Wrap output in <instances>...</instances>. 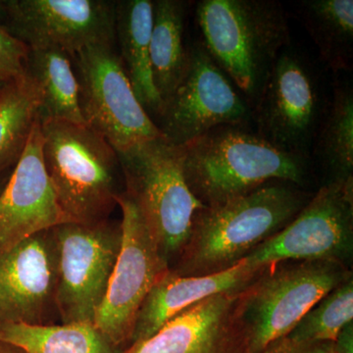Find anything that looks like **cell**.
Segmentation results:
<instances>
[{
  "label": "cell",
  "mask_w": 353,
  "mask_h": 353,
  "mask_svg": "<svg viewBox=\"0 0 353 353\" xmlns=\"http://www.w3.org/2000/svg\"><path fill=\"white\" fill-rule=\"evenodd\" d=\"M196 14L204 48L252 110L292 43L284 7L277 0H201Z\"/></svg>",
  "instance_id": "3"
},
{
  "label": "cell",
  "mask_w": 353,
  "mask_h": 353,
  "mask_svg": "<svg viewBox=\"0 0 353 353\" xmlns=\"http://www.w3.org/2000/svg\"><path fill=\"white\" fill-rule=\"evenodd\" d=\"M312 165L324 173L326 183L353 179V88L336 80L311 152Z\"/></svg>",
  "instance_id": "22"
},
{
  "label": "cell",
  "mask_w": 353,
  "mask_h": 353,
  "mask_svg": "<svg viewBox=\"0 0 353 353\" xmlns=\"http://www.w3.org/2000/svg\"><path fill=\"white\" fill-rule=\"evenodd\" d=\"M116 1L0 0V26L30 48L73 57L90 46L115 44Z\"/></svg>",
  "instance_id": "13"
},
{
  "label": "cell",
  "mask_w": 353,
  "mask_h": 353,
  "mask_svg": "<svg viewBox=\"0 0 353 353\" xmlns=\"http://www.w3.org/2000/svg\"><path fill=\"white\" fill-rule=\"evenodd\" d=\"M10 174L11 172L9 174L6 172V173L2 174V175L0 176V192H1L2 190H3V188L6 187L7 181H8Z\"/></svg>",
  "instance_id": "30"
},
{
  "label": "cell",
  "mask_w": 353,
  "mask_h": 353,
  "mask_svg": "<svg viewBox=\"0 0 353 353\" xmlns=\"http://www.w3.org/2000/svg\"><path fill=\"white\" fill-rule=\"evenodd\" d=\"M313 196L296 183L275 180L221 205L204 206L170 270L201 277L232 268L287 227Z\"/></svg>",
  "instance_id": "1"
},
{
  "label": "cell",
  "mask_w": 353,
  "mask_h": 353,
  "mask_svg": "<svg viewBox=\"0 0 353 353\" xmlns=\"http://www.w3.org/2000/svg\"><path fill=\"white\" fill-rule=\"evenodd\" d=\"M115 44L90 46L72 57L83 121L116 152L163 138L137 99Z\"/></svg>",
  "instance_id": "8"
},
{
  "label": "cell",
  "mask_w": 353,
  "mask_h": 353,
  "mask_svg": "<svg viewBox=\"0 0 353 353\" xmlns=\"http://www.w3.org/2000/svg\"><path fill=\"white\" fill-rule=\"evenodd\" d=\"M117 205L122 210V241L94 325L114 345L125 350L145 297L170 268L138 204L126 190L117 197Z\"/></svg>",
  "instance_id": "9"
},
{
  "label": "cell",
  "mask_w": 353,
  "mask_h": 353,
  "mask_svg": "<svg viewBox=\"0 0 353 353\" xmlns=\"http://www.w3.org/2000/svg\"><path fill=\"white\" fill-rule=\"evenodd\" d=\"M54 232L59 250L58 317L61 324H94L119 254L121 224L68 222Z\"/></svg>",
  "instance_id": "10"
},
{
  "label": "cell",
  "mask_w": 353,
  "mask_h": 353,
  "mask_svg": "<svg viewBox=\"0 0 353 353\" xmlns=\"http://www.w3.org/2000/svg\"><path fill=\"white\" fill-rule=\"evenodd\" d=\"M353 320V278L320 299L288 338L296 341H334L339 332Z\"/></svg>",
  "instance_id": "25"
},
{
  "label": "cell",
  "mask_w": 353,
  "mask_h": 353,
  "mask_svg": "<svg viewBox=\"0 0 353 353\" xmlns=\"http://www.w3.org/2000/svg\"><path fill=\"white\" fill-rule=\"evenodd\" d=\"M334 347V353H353V320L339 332Z\"/></svg>",
  "instance_id": "28"
},
{
  "label": "cell",
  "mask_w": 353,
  "mask_h": 353,
  "mask_svg": "<svg viewBox=\"0 0 353 353\" xmlns=\"http://www.w3.org/2000/svg\"><path fill=\"white\" fill-rule=\"evenodd\" d=\"M350 278L352 269L336 262L284 260L268 265L239 294L236 316L248 353H260L287 336L320 299Z\"/></svg>",
  "instance_id": "5"
},
{
  "label": "cell",
  "mask_w": 353,
  "mask_h": 353,
  "mask_svg": "<svg viewBox=\"0 0 353 353\" xmlns=\"http://www.w3.org/2000/svg\"><path fill=\"white\" fill-rule=\"evenodd\" d=\"M0 341L13 343L29 353H122L94 324L0 325Z\"/></svg>",
  "instance_id": "23"
},
{
  "label": "cell",
  "mask_w": 353,
  "mask_h": 353,
  "mask_svg": "<svg viewBox=\"0 0 353 353\" xmlns=\"http://www.w3.org/2000/svg\"><path fill=\"white\" fill-rule=\"evenodd\" d=\"M10 82L11 81L4 80L3 78H1V77H0V92H1L2 90H3V88H6L7 85H8V83Z\"/></svg>",
  "instance_id": "31"
},
{
  "label": "cell",
  "mask_w": 353,
  "mask_h": 353,
  "mask_svg": "<svg viewBox=\"0 0 353 353\" xmlns=\"http://www.w3.org/2000/svg\"><path fill=\"white\" fill-rule=\"evenodd\" d=\"M252 108L208 54L201 41L190 46V62L178 87L162 106L158 129L183 146L223 125H248Z\"/></svg>",
  "instance_id": "12"
},
{
  "label": "cell",
  "mask_w": 353,
  "mask_h": 353,
  "mask_svg": "<svg viewBox=\"0 0 353 353\" xmlns=\"http://www.w3.org/2000/svg\"><path fill=\"white\" fill-rule=\"evenodd\" d=\"M329 101L319 69L290 43L279 55L252 108L255 132L277 150L311 159Z\"/></svg>",
  "instance_id": "7"
},
{
  "label": "cell",
  "mask_w": 353,
  "mask_h": 353,
  "mask_svg": "<svg viewBox=\"0 0 353 353\" xmlns=\"http://www.w3.org/2000/svg\"><path fill=\"white\" fill-rule=\"evenodd\" d=\"M190 3L183 0L153 1L150 68L162 106L178 87L189 66L190 46L185 44V32Z\"/></svg>",
  "instance_id": "19"
},
{
  "label": "cell",
  "mask_w": 353,
  "mask_h": 353,
  "mask_svg": "<svg viewBox=\"0 0 353 353\" xmlns=\"http://www.w3.org/2000/svg\"><path fill=\"white\" fill-rule=\"evenodd\" d=\"M267 266L245 259L226 271L201 277H185L169 269L153 285L139 309L129 345L150 338L174 316L208 297L243 292Z\"/></svg>",
  "instance_id": "17"
},
{
  "label": "cell",
  "mask_w": 353,
  "mask_h": 353,
  "mask_svg": "<svg viewBox=\"0 0 353 353\" xmlns=\"http://www.w3.org/2000/svg\"><path fill=\"white\" fill-rule=\"evenodd\" d=\"M178 148L185 183L205 208L226 203L272 181L303 188L312 174L310 158L277 150L248 125L216 127Z\"/></svg>",
  "instance_id": "2"
},
{
  "label": "cell",
  "mask_w": 353,
  "mask_h": 353,
  "mask_svg": "<svg viewBox=\"0 0 353 353\" xmlns=\"http://www.w3.org/2000/svg\"><path fill=\"white\" fill-rule=\"evenodd\" d=\"M260 353H334V347L333 341H296L285 336Z\"/></svg>",
  "instance_id": "27"
},
{
  "label": "cell",
  "mask_w": 353,
  "mask_h": 353,
  "mask_svg": "<svg viewBox=\"0 0 353 353\" xmlns=\"http://www.w3.org/2000/svg\"><path fill=\"white\" fill-rule=\"evenodd\" d=\"M68 222L44 168L38 120L22 157L0 192V250Z\"/></svg>",
  "instance_id": "15"
},
{
  "label": "cell",
  "mask_w": 353,
  "mask_h": 353,
  "mask_svg": "<svg viewBox=\"0 0 353 353\" xmlns=\"http://www.w3.org/2000/svg\"><path fill=\"white\" fill-rule=\"evenodd\" d=\"M25 74L38 88L39 124L57 120L85 123L71 55L58 48H28Z\"/></svg>",
  "instance_id": "20"
},
{
  "label": "cell",
  "mask_w": 353,
  "mask_h": 353,
  "mask_svg": "<svg viewBox=\"0 0 353 353\" xmlns=\"http://www.w3.org/2000/svg\"><path fill=\"white\" fill-rule=\"evenodd\" d=\"M58 261L54 228L0 250V325H53Z\"/></svg>",
  "instance_id": "14"
},
{
  "label": "cell",
  "mask_w": 353,
  "mask_h": 353,
  "mask_svg": "<svg viewBox=\"0 0 353 353\" xmlns=\"http://www.w3.org/2000/svg\"><path fill=\"white\" fill-rule=\"evenodd\" d=\"M153 26L152 0H121L115 6V41L118 53L137 99L146 112L159 115L161 101L153 85L150 39Z\"/></svg>",
  "instance_id": "18"
},
{
  "label": "cell",
  "mask_w": 353,
  "mask_h": 353,
  "mask_svg": "<svg viewBox=\"0 0 353 353\" xmlns=\"http://www.w3.org/2000/svg\"><path fill=\"white\" fill-rule=\"evenodd\" d=\"M28 48L0 26V77L14 81L25 75Z\"/></svg>",
  "instance_id": "26"
},
{
  "label": "cell",
  "mask_w": 353,
  "mask_h": 353,
  "mask_svg": "<svg viewBox=\"0 0 353 353\" xmlns=\"http://www.w3.org/2000/svg\"><path fill=\"white\" fill-rule=\"evenodd\" d=\"M38 88L27 75L0 92V176L13 169L38 121Z\"/></svg>",
  "instance_id": "24"
},
{
  "label": "cell",
  "mask_w": 353,
  "mask_h": 353,
  "mask_svg": "<svg viewBox=\"0 0 353 353\" xmlns=\"http://www.w3.org/2000/svg\"><path fill=\"white\" fill-rule=\"evenodd\" d=\"M294 6L322 63L334 74L352 71V0H301Z\"/></svg>",
  "instance_id": "21"
},
{
  "label": "cell",
  "mask_w": 353,
  "mask_h": 353,
  "mask_svg": "<svg viewBox=\"0 0 353 353\" xmlns=\"http://www.w3.org/2000/svg\"><path fill=\"white\" fill-rule=\"evenodd\" d=\"M118 155L125 190L138 204L171 268L189 240L194 214L204 208L185 183L179 148L158 138Z\"/></svg>",
  "instance_id": "6"
},
{
  "label": "cell",
  "mask_w": 353,
  "mask_h": 353,
  "mask_svg": "<svg viewBox=\"0 0 353 353\" xmlns=\"http://www.w3.org/2000/svg\"><path fill=\"white\" fill-rule=\"evenodd\" d=\"M352 259L353 179L322 185L287 227L245 257L259 266L322 260L350 269Z\"/></svg>",
  "instance_id": "11"
},
{
  "label": "cell",
  "mask_w": 353,
  "mask_h": 353,
  "mask_svg": "<svg viewBox=\"0 0 353 353\" xmlns=\"http://www.w3.org/2000/svg\"><path fill=\"white\" fill-rule=\"evenodd\" d=\"M241 292L216 294L190 306L122 353H248L236 316Z\"/></svg>",
  "instance_id": "16"
},
{
  "label": "cell",
  "mask_w": 353,
  "mask_h": 353,
  "mask_svg": "<svg viewBox=\"0 0 353 353\" xmlns=\"http://www.w3.org/2000/svg\"><path fill=\"white\" fill-rule=\"evenodd\" d=\"M0 353H29L27 350L19 347V345H13V343H6V341H0Z\"/></svg>",
  "instance_id": "29"
},
{
  "label": "cell",
  "mask_w": 353,
  "mask_h": 353,
  "mask_svg": "<svg viewBox=\"0 0 353 353\" xmlns=\"http://www.w3.org/2000/svg\"><path fill=\"white\" fill-rule=\"evenodd\" d=\"M44 168L69 222L108 220L125 190L119 155L85 123L50 121L41 124Z\"/></svg>",
  "instance_id": "4"
}]
</instances>
